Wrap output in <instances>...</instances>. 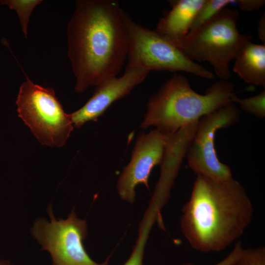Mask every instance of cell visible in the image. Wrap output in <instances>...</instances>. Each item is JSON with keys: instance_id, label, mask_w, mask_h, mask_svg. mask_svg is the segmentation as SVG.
Returning a JSON list of instances; mask_svg holds the SVG:
<instances>
[{"instance_id": "6da1fadb", "label": "cell", "mask_w": 265, "mask_h": 265, "mask_svg": "<svg viewBox=\"0 0 265 265\" xmlns=\"http://www.w3.org/2000/svg\"><path fill=\"white\" fill-rule=\"evenodd\" d=\"M123 11L116 0L77 1L67 28L76 92L82 93L120 73L129 51Z\"/></svg>"}, {"instance_id": "7a4b0ae2", "label": "cell", "mask_w": 265, "mask_h": 265, "mask_svg": "<svg viewBox=\"0 0 265 265\" xmlns=\"http://www.w3.org/2000/svg\"><path fill=\"white\" fill-rule=\"evenodd\" d=\"M182 232L191 247L220 252L239 238L251 221L253 208L239 182L197 176L183 209Z\"/></svg>"}, {"instance_id": "3957f363", "label": "cell", "mask_w": 265, "mask_h": 265, "mask_svg": "<svg viewBox=\"0 0 265 265\" xmlns=\"http://www.w3.org/2000/svg\"><path fill=\"white\" fill-rule=\"evenodd\" d=\"M234 88L232 82L221 80L200 94L185 76L175 73L149 99L140 128L154 126L163 134L175 132L231 103Z\"/></svg>"}, {"instance_id": "277c9868", "label": "cell", "mask_w": 265, "mask_h": 265, "mask_svg": "<svg viewBox=\"0 0 265 265\" xmlns=\"http://www.w3.org/2000/svg\"><path fill=\"white\" fill-rule=\"evenodd\" d=\"M238 11L224 8L214 17L188 34L176 46L195 61H207L217 76L227 80L229 63L251 41L250 35L240 33L237 27Z\"/></svg>"}, {"instance_id": "5b68a950", "label": "cell", "mask_w": 265, "mask_h": 265, "mask_svg": "<svg viewBox=\"0 0 265 265\" xmlns=\"http://www.w3.org/2000/svg\"><path fill=\"white\" fill-rule=\"evenodd\" d=\"M129 40L126 69L140 67L150 71H182L207 79L214 75L189 58L178 47L158 33L135 22L124 10Z\"/></svg>"}, {"instance_id": "8992f818", "label": "cell", "mask_w": 265, "mask_h": 265, "mask_svg": "<svg viewBox=\"0 0 265 265\" xmlns=\"http://www.w3.org/2000/svg\"><path fill=\"white\" fill-rule=\"evenodd\" d=\"M18 116L41 145L62 147L74 126L53 89L33 82L26 77L16 100Z\"/></svg>"}, {"instance_id": "52a82bcc", "label": "cell", "mask_w": 265, "mask_h": 265, "mask_svg": "<svg viewBox=\"0 0 265 265\" xmlns=\"http://www.w3.org/2000/svg\"><path fill=\"white\" fill-rule=\"evenodd\" d=\"M51 222L46 219H37L34 223L31 233L42 245V250L50 253L53 265H108V259L98 264L89 256L82 241L87 235L85 220L77 217L73 211L66 219L56 220L52 205L48 209Z\"/></svg>"}, {"instance_id": "ba28073f", "label": "cell", "mask_w": 265, "mask_h": 265, "mask_svg": "<svg viewBox=\"0 0 265 265\" xmlns=\"http://www.w3.org/2000/svg\"><path fill=\"white\" fill-rule=\"evenodd\" d=\"M239 115L238 107L231 102L199 120L186 154L189 167L197 176L216 181L233 178L230 167L221 162L217 158L214 136L218 130L227 128L237 122Z\"/></svg>"}, {"instance_id": "9c48e42d", "label": "cell", "mask_w": 265, "mask_h": 265, "mask_svg": "<svg viewBox=\"0 0 265 265\" xmlns=\"http://www.w3.org/2000/svg\"><path fill=\"white\" fill-rule=\"evenodd\" d=\"M164 146V135L157 129L139 134L131 161L117 182V190L123 200L132 203L135 197V188L139 184L149 188L150 173L155 166L161 163Z\"/></svg>"}, {"instance_id": "30bf717a", "label": "cell", "mask_w": 265, "mask_h": 265, "mask_svg": "<svg viewBox=\"0 0 265 265\" xmlns=\"http://www.w3.org/2000/svg\"><path fill=\"white\" fill-rule=\"evenodd\" d=\"M149 72L140 67L127 69L121 77H112L96 86L87 102L70 114L74 127L79 129L88 121L97 120L113 103L129 94L141 83Z\"/></svg>"}, {"instance_id": "8fae6325", "label": "cell", "mask_w": 265, "mask_h": 265, "mask_svg": "<svg viewBox=\"0 0 265 265\" xmlns=\"http://www.w3.org/2000/svg\"><path fill=\"white\" fill-rule=\"evenodd\" d=\"M205 0H179L158 22L155 30L174 45L188 33L194 18Z\"/></svg>"}, {"instance_id": "7c38bea8", "label": "cell", "mask_w": 265, "mask_h": 265, "mask_svg": "<svg viewBox=\"0 0 265 265\" xmlns=\"http://www.w3.org/2000/svg\"><path fill=\"white\" fill-rule=\"evenodd\" d=\"M234 72L245 82L265 87V45L251 41L247 43L236 58Z\"/></svg>"}, {"instance_id": "4fadbf2b", "label": "cell", "mask_w": 265, "mask_h": 265, "mask_svg": "<svg viewBox=\"0 0 265 265\" xmlns=\"http://www.w3.org/2000/svg\"><path fill=\"white\" fill-rule=\"evenodd\" d=\"M235 0H205L197 12L191 24L189 32L196 30L214 17L222 9ZM189 33V32H188Z\"/></svg>"}, {"instance_id": "5bb4252c", "label": "cell", "mask_w": 265, "mask_h": 265, "mask_svg": "<svg viewBox=\"0 0 265 265\" xmlns=\"http://www.w3.org/2000/svg\"><path fill=\"white\" fill-rule=\"evenodd\" d=\"M42 0H2L0 2L15 10L19 18L22 31L27 37V27L32 12L42 2Z\"/></svg>"}, {"instance_id": "9a60e30c", "label": "cell", "mask_w": 265, "mask_h": 265, "mask_svg": "<svg viewBox=\"0 0 265 265\" xmlns=\"http://www.w3.org/2000/svg\"><path fill=\"white\" fill-rule=\"evenodd\" d=\"M232 103L238 104L244 111L263 119L265 117V91L247 98L241 99L234 93L231 96Z\"/></svg>"}, {"instance_id": "2e32d148", "label": "cell", "mask_w": 265, "mask_h": 265, "mask_svg": "<svg viewBox=\"0 0 265 265\" xmlns=\"http://www.w3.org/2000/svg\"><path fill=\"white\" fill-rule=\"evenodd\" d=\"M153 222L147 217L142 223L139 235L131 256L124 265H143L144 250L148 234Z\"/></svg>"}, {"instance_id": "e0dca14e", "label": "cell", "mask_w": 265, "mask_h": 265, "mask_svg": "<svg viewBox=\"0 0 265 265\" xmlns=\"http://www.w3.org/2000/svg\"><path fill=\"white\" fill-rule=\"evenodd\" d=\"M236 265H265V247L243 249Z\"/></svg>"}, {"instance_id": "ac0fdd59", "label": "cell", "mask_w": 265, "mask_h": 265, "mask_svg": "<svg viewBox=\"0 0 265 265\" xmlns=\"http://www.w3.org/2000/svg\"><path fill=\"white\" fill-rule=\"evenodd\" d=\"M243 249L241 243L240 241H238L226 257L214 265H236ZM182 265H194L191 263H186Z\"/></svg>"}, {"instance_id": "d6986e66", "label": "cell", "mask_w": 265, "mask_h": 265, "mask_svg": "<svg viewBox=\"0 0 265 265\" xmlns=\"http://www.w3.org/2000/svg\"><path fill=\"white\" fill-rule=\"evenodd\" d=\"M236 3L242 11H252L263 6L265 4V1L264 0H236Z\"/></svg>"}, {"instance_id": "ffe728a7", "label": "cell", "mask_w": 265, "mask_h": 265, "mask_svg": "<svg viewBox=\"0 0 265 265\" xmlns=\"http://www.w3.org/2000/svg\"><path fill=\"white\" fill-rule=\"evenodd\" d=\"M258 35L260 40L265 45V14L264 13L258 22Z\"/></svg>"}, {"instance_id": "44dd1931", "label": "cell", "mask_w": 265, "mask_h": 265, "mask_svg": "<svg viewBox=\"0 0 265 265\" xmlns=\"http://www.w3.org/2000/svg\"><path fill=\"white\" fill-rule=\"evenodd\" d=\"M0 265H12L9 261L0 260Z\"/></svg>"}]
</instances>
